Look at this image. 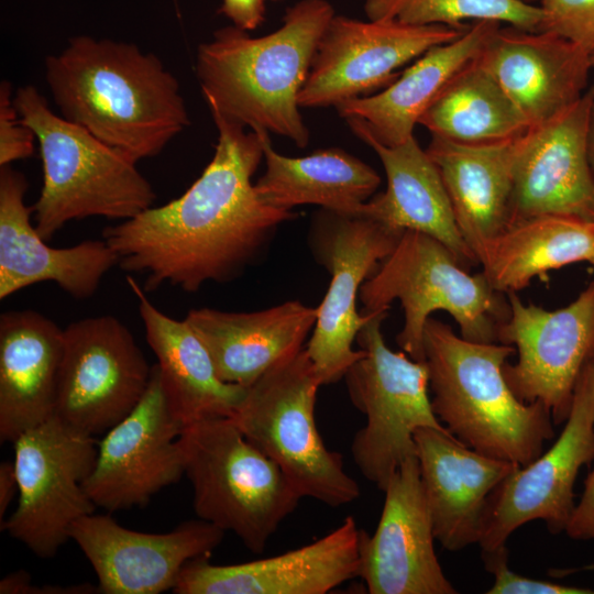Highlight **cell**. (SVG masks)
<instances>
[{
	"label": "cell",
	"mask_w": 594,
	"mask_h": 594,
	"mask_svg": "<svg viewBox=\"0 0 594 594\" xmlns=\"http://www.w3.org/2000/svg\"><path fill=\"white\" fill-rule=\"evenodd\" d=\"M501 23L475 21L458 38L437 45L378 94L336 106L343 119L355 120L375 140L398 145L414 136L415 125L448 82L480 54Z\"/></svg>",
	"instance_id": "83f0119b"
},
{
	"label": "cell",
	"mask_w": 594,
	"mask_h": 594,
	"mask_svg": "<svg viewBox=\"0 0 594 594\" xmlns=\"http://www.w3.org/2000/svg\"><path fill=\"white\" fill-rule=\"evenodd\" d=\"M317 314L318 307L288 300L249 312L191 309L185 320L207 348L218 376L248 387L302 349Z\"/></svg>",
	"instance_id": "cb8c5ba5"
},
{
	"label": "cell",
	"mask_w": 594,
	"mask_h": 594,
	"mask_svg": "<svg viewBox=\"0 0 594 594\" xmlns=\"http://www.w3.org/2000/svg\"><path fill=\"white\" fill-rule=\"evenodd\" d=\"M215 153L178 198L103 230L118 265L145 276V290L168 284L193 293L234 280L266 252L278 227L297 217L266 204L252 177L264 157L260 133L211 113Z\"/></svg>",
	"instance_id": "6da1fadb"
},
{
	"label": "cell",
	"mask_w": 594,
	"mask_h": 594,
	"mask_svg": "<svg viewBox=\"0 0 594 594\" xmlns=\"http://www.w3.org/2000/svg\"><path fill=\"white\" fill-rule=\"evenodd\" d=\"M360 535L348 516L331 532L298 549L250 562L218 565L209 557L187 562L176 594H324L359 576Z\"/></svg>",
	"instance_id": "ffe728a7"
},
{
	"label": "cell",
	"mask_w": 594,
	"mask_h": 594,
	"mask_svg": "<svg viewBox=\"0 0 594 594\" xmlns=\"http://www.w3.org/2000/svg\"><path fill=\"white\" fill-rule=\"evenodd\" d=\"M565 531L573 539L594 538V469L585 481L583 496L574 506Z\"/></svg>",
	"instance_id": "d590c367"
},
{
	"label": "cell",
	"mask_w": 594,
	"mask_h": 594,
	"mask_svg": "<svg viewBox=\"0 0 594 594\" xmlns=\"http://www.w3.org/2000/svg\"><path fill=\"white\" fill-rule=\"evenodd\" d=\"M375 532L360 535L359 576L371 594H454L435 552L417 455L388 480Z\"/></svg>",
	"instance_id": "d6986e66"
},
{
	"label": "cell",
	"mask_w": 594,
	"mask_h": 594,
	"mask_svg": "<svg viewBox=\"0 0 594 594\" xmlns=\"http://www.w3.org/2000/svg\"><path fill=\"white\" fill-rule=\"evenodd\" d=\"M591 64H592V67H594V55L591 56Z\"/></svg>",
	"instance_id": "b9f144b4"
},
{
	"label": "cell",
	"mask_w": 594,
	"mask_h": 594,
	"mask_svg": "<svg viewBox=\"0 0 594 594\" xmlns=\"http://www.w3.org/2000/svg\"><path fill=\"white\" fill-rule=\"evenodd\" d=\"M219 13L230 19L234 26L252 31L265 19V0H222Z\"/></svg>",
	"instance_id": "8d00e7d4"
},
{
	"label": "cell",
	"mask_w": 594,
	"mask_h": 594,
	"mask_svg": "<svg viewBox=\"0 0 594 594\" xmlns=\"http://www.w3.org/2000/svg\"><path fill=\"white\" fill-rule=\"evenodd\" d=\"M404 232L363 213L320 209L312 215L308 244L330 283L306 350L323 385L342 380L364 355L362 349H353V342L373 312H358L360 289Z\"/></svg>",
	"instance_id": "8fae6325"
},
{
	"label": "cell",
	"mask_w": 594,
	"mask_h": 594,
	"mask_svg": "<svg viewBox=\"0 0 594 594\" xmlns=\"http://www.w3.org/2000/svg\"><path fill=\"white\" fill-rule=\"evenodd\" d=\"M588 161L591 168L594 174V107L592 111L590 131H588V143H587Z\"/></svg>",
	"instance_id": "ab89813d"
},
{
	"label": "cell",
	"mask_w": 594,
	"mask_h": 594,
	"mask_svg": "<svg viewBox=\"0 0 594 594\" xmlns=\"http://www.w3.org/2000/svg\"><path fill=\"white\" fill-rule=\"evenodd\" d=\"M64 330L25 309L0 316V441L55 415Z\"/></svg>",
	"instance_id": "d4e9b609"
},
{
	"label": "cell",
	"mask_w": 594,
	"mask_h": 594,
	"mask_svg": "<svg viewBox=\"0 0 594 594\" xmlns=\"http://www.w3.org/2000/svg\"><path fill=\"white\" fill-rule=\"evenodd\" d=\"M127 280L138 297L145 337L157 359L161 387L174 417L185 427L202 419L230 417L246 387L223 382L190 324L161 311L132 276Z\"/></svg>",
	"instance_id": "4316f807"
},
{
	"label": "cell",
	"mask_w": 594,
	"mask_h": 594,
	"mask_svg": "<svg viewBox=\"0 0 594 594\" xmlns=\"http://www.w3.org/2000/svg\"><path fill=\"white\" fill-rule=\"evenodd\" d=\"M45 79L63 118L135 163L189 125L177 79L131 43L75 36L45 58Z\"/></svg>",
	"instance_id": "7a4b0ae2"
},
{
	"label": "cell",
	"mask_w": 594,
	"mask_h": 594,
	"mask_svg": "<svg viewBox=\"0 0 594 594\" xmlns=\"http://www.w3.org/2000/svg\"><path fill=\"white\" fill-rule=\"evenodd\" d=\"M541 31L552 32L594 55V0H540Z\"/></svg>",
	"instance_id": "836d02e7"
},
{
	"label": "cell",
	"mask_w": 594,
	"mask_h": 594,
	"mask_svg": "<svg viewBox=\"0 0 594 594\" xmlns=\"http://www.w3.org/2000/svg\"><path fill=\"white\" fill-rule=\"evenodd\" d=\"M152 367L131 331L111 315L64 329L55 416L90 436L106 433L144 396Z\"/></svg>",
	"instance_id": "7c38bea8"
},
{
	"label": "cell",
	"mask_w": 594,
	"mask_h": 594,
	"mask_svg": "<svg viewBox=\"0 0 594 594\" xmlns=\"http://www.w3.org/2000/svg\"><path fill=\"white\" fill-rule=\"evenodd\" d=\"M260 133L265 172L254 184L268 205L292 210L301 205L341 213H361L381 184L380 175L366 163L341 148L319 150L304 157L277 153L270 133Z\"/></svg>",
	"instance_id": "f546056e"
},
{
	"label": "cell",
	"mask_w": 594,
	"mask_h": 594,
	"mask_svg": "<svg viewBox=\"0 0 594 594\" xmlns=\"http://www.w3.org/2000/svg\"><path fill=\"white\" fill-rule=\"evenodd\" d=\"M353 133L374 150L387 186L373 196L361 213L395 230H413L443 243L468 270L479 261L463 239L439 170L415 136L398 145L375 140L355 120L345 119Z\"/></svg>",
	"instance_id": "484cf974"
},
{
	"label": "cell",
	"mask_w": 594,
	"mask_h": 594,
	"mask_svg": "<svg viewBox=\"0 0 594 594\" xmlns=\"http://www.w3.org/2000/svg\"><path fill=\"white\" fill-rule=\"evenodd\" d=\"M364 11L369 20L457 29L468 28L463 22L471 20L538 31L542 21L540 7L525 0H366Z\"/></svg>",
	"instance_id": "d6a6232c"
},
{
	"label": "cell",
	"mask_w": 594,
	"mask_h": 594,
	"mask_svg": "<svg viewBox=\"0 0 594 594\" xmlns=\"http://www.w3.org/2000/svg\"><path fill=\"white\" fill-rule=\"evenodd\" d=\"M415 442L435 538L451 551L479 543L490 496L520 465L433 428L418 429Z\"/></svg>",
	"instance_id": "603a6c76"
},
{
	"label": "cell",
	"mask_w": 594,
	"mask_h": 594,
	"mask_svg": "<svg viewBox=\"0 0 594 594\" xmlns=\"http://www.w3.org/2000/svg\"><path fill=\"white\" fill-rule=\"evenodd\" d=\"M224 531L202 519L187 520L164 534L135 531L109 515L90 514L70 529L103 594H158L174 590L184 565L209 557Z\"/></svg>",
	"instance_id": "ac0fdd59"
},
{
	"label": "cell",
	"mask_w": 594,
	"mask_h": 594,
	"mask_svg": "<svg viewBox=\"0 0 594 594\" xmlns=\"http://www.w3.org/2000/svg\"><path fill=\"white\" fill-rule=\"evenodd\" d=\"M184 428L167 405L155 364L140 403L98 444L84 485L94 504L109 513L141 507L177 483L185 475Z\"/></svg>",
	"instance_id": "2e32d148"
},
{
	"label": "cell",
	"mask_w": 594,
	"mask_h": 594,
	"mask_svg": "<svg viewBox=\"0 0 594 594\" xmlns=\"http://www.w3.org/2000/svg\"><path fill=\"white\" fill-rule=\"evenodd\" d=\"M387 312L373 311L360 330L356 341L364 355L343 377L351 403L366 417L351 444L353 461L382 491L400 464L417 455L418 429L451 433L433 411L425 361L387 346L381 329Z\"/></svg>",
	"instance_id": "9c48e42d"
},
{
	"label": "cell",
	"mask_w": 594,
	"mask_h": 594,
	"mask_svg": "<svg viewBox=\"0 0 594 594\" xmlns=\"http://www.w3.org/2000/svg\"><path fill=\"white\" fill-rule=\"evenodd\" d=\"M588 263H591L594 266V248H593V252L591 254V257L588 260Z\"/></svg>",
	"instance_id": "60d3db41"
},
{
	"label": "cell",
	"mask_w": 594,
	"mask_h": 594,
	"mask_svg": "<svg viewBox=\"0 0 594 594\" xmlns=\"http://www.w3.org/2000/svg\"><path fill=\"white\" fill-rule=\"evenodd\" d=\"M519 138L468 145L432 135L426 148L439 170L458 228L477 261L485 245L509 224Z\"/></svg>",
	"instance_id": "f1b7e54d"
},
{
	"label": "cell",
	"mask_w": 594,
	"mask_h": 594,
	"mask_svg": "<svg viewBox=\"0 0 594 594\" xmlns=\"http://www.w3.org/2000/svg\"><path fill=\"white\" fill-rule=\"evenodd\" d=\"M9 81L0 84V166L34 153V132L22 122Z\"/></svg>",
	"instance_id": "e575fe53"
},
{
	"label": "cell",
	"mask_w": 594,
	"mask_h": 594,
	"mask_svg": "<svg viewBox=\"0 0 594 594\" xmlns=\"http://www.w3.org/2000/svg\"><path fill=\"white\" fill-rule=\"evenodd\" d=\"M468 28L361 21L334 14L318 42L298 105L336 107L387 87L399 76L398 68L458 38Z\"/></svg>",
	"instance_id": "9a60e30c"
},
{
	"label": "cell",
	"mask_w": 594,
	"mask_h": 594,
	"mask_svg": "<svg viewBox=\"0 0 594 594\" xmlns=\"http://www.w3.org/2000/svg\"><path fill=\"white\" fill-rule=\"evenodd\" d=\"M594 459V358L575 384L565 426L554 444L529 464L516 468L490 496L479 544L482 551L506 547L508 537L531 520L551 532L565 530L574 508L579 470Z\"/></svg>",
	"instance_id": "5bb4252c"
},
{
	"label": "cell",
	"mask_w": 594,
	"mask_h": 594,
	"mask_svg": "<svg viewBox=\"0 0 594 594\" xmlns=\"http://www.w3.org/2000/svg\"><path fill=\"white\" fill-rule=\"evenodd\" d=\"M593 107L594 82L566 110L518 139L508 227L541 216L594 222L587 152Z\"/></svg>",
	"instance_id": "e0dca14e"
},
{
	"label": "cell",
	"mask_w": 594,
	"mask_h": 594,
	"mask_svg": "<svg viewBox=\"0 0 594 594\" xmlns=\"http://www.w3.org/2000/svg\"><path fill=\"white\" fill-rule=\"evenodd\" d=\"M31 574L25 570H18L7 574L0 581V594H31Z\"/></svg>",
	"instance_id": "f35d334b"
},
{
	"label": "cell",
	"mask_w": 594,
	"mask_h": 594,
	"mask_svg": "<svg viewBox=\"0 0 594 594\" xmlns=\"http://www.w3.org/2000/svg\"><path fill=\"white\" fill-rule=\"evenodd\" d=\"M12 443L19 498L1 529L35 556L52 558L70 539L74 522L97 507L84 485L98 444L55 415Z\"/></svg>",
	"instance_id": "30bf717a"
},
{
	"label": "cell",
	"mask_w": 594,
	"mask_h": 594,
	"mask_svg": "<svg viewBox=\"0 0 594 594\" xmlns=\"http://www.w3.org/2000/svg\"><path fill=\"white\" fill-rule=\"evenodd\" d=\"M333 16L328 1L300 0L271 34L252 37L234 25L217 30L199 45L196 57V75L210 112L306 147L309 131L297 98Z\"/></svg>",
	"instance_id": "3957f363"
},
{
	"label": "cell",
	"mask_w": 594,
	"mask_h": 594,
	"mask_svg": "<svg viewBox=\"0 0 594 594\" xmlns=\"http://www.w3.org/2000/svg\"><path fill=\"white\" fill-rule=\"evenodd\" d=\"M593 248L594 222L541 216L505 229L485 245L479 263L491 286L507 295L549 271L588 262Z\"/></svg>",
	"instance_id": "4dcf8cb0"
},
{
	"label": "cell",
	"mask_w": 594,
	"mask_h": 594,
	"mask_svg": "<svg viewBox=\"0 0 594 594\" xmlns=\"http://www.w3.org/2000/svg\"><path fill=\"white\" fill-rule=\"evenodd\" d=\"M28 182L10 165L0 166V299L43 282H53L74 298H88L118 256L102 240L50 246L32 226L25 205Z\"/></svg>",
	"instance_id": "7402d4cb"
},
{
	"label": "cell",
	"mask_w": 594,
	"mask_h": 594,
	"mask_svg": "<svg viewBox=\"0 0 594 594\" xmlns=\"http://www.w3.org/2000/svg\"><path fill=\"white\" fill-rule=\"evenodd\" d=\"M476 59L530 128L552 120L576 102L586 90L592 68L591 56L558 34L501 24Z\"/></svg>",
	"instance_id": "44dd1931"
},
{
	"label": "cell",
	"mask_w": 594,
	"mask_h": 594,
	"mask_svg": "<svg viewBox=\"0 0 594 594\" xmlns=\"http://www.w3.org/2000/svg\"><path fill=\"white\" fill-rule=\"evenodd\" d=\"M525 1H530V0H525Z\"/></svg>",
	"instance_id": "7bdbcfd3"
},
{
	"label": "cell",
	"mask_w": 594,
	"mask_h": 594,
	"mask_svg": "<svg viewBox=\"0 0 594 594\" xmlns=\"http://www.w3.org/2000/svg\"><path fill=\"white\" fill-rule=\"evenodd\" d=\"M424 350L433 411L454 437L520 466L541 454L554 422L544 405L520 400L508 385L503 366L514 346L466 340L430 317Z\"/></svg>",
	"instance_id": "277c9868"
},
{
	"label": "cell",
	"mask_w": 594,
	"mask_h": 594,
	"mask_svg": "<svg viewBox=\"0 0 594 594\" xmlns=\"http://www.w3.org/2000/svg\"><path fill=\"white\" fill-rule=\"evenodd\" d=\"M15 494H19V483L14 462L2 461L0 463V522L4 520V514Z\"/></svg>",
	"instance_id": "74e56055"
},
{
	"label": "cell",
	"mask_w": 594,
	"mask_h": 594,
	"mask_svg": "<svg viewBox=\"0 0 594 594\" xmlns=\"http://www.w3.org/2000/svg\"><path fill=\"white\" fill-rule=\"evenodd\" d=\"M476 58L448 82L418 124L433 136L468 145L495 144L521 136L530 127Z\"/></svg>",
	"instance_id": "1f68e13d"
},
{
	"label": "cell",
	"mask_w": 594,
	"mask_h": 594,
	"mask_svg": "<svg viewBox=\"0 0 594 594\" xmlns=\"http://www.w3.org/2000/svg\"><path fill=\"white\" fill-rule=\"evenodd\" d=\"M359 299L363 314L388 310L392 301L400 302L404 326L397 343L416 361H425V327L437 310L454 319L461 337L483 343L498 342V328L509 315L508 299L482 272L471 275L443 243L413 230L402 234L365 280Z\"/></svg>",
	"instance_id": "8992f818"
},
{
	"label": "cell",
	"mask_w": 594,
	"mask_h": 594,
	"mask_svg": "<svg viewBox=\"0 0 594 594\" xmlns=\"http://www.w3.org/2000/svg\"><path fill=\"white\" fill-rule=\"evenodd\" d=\"M179 446L198 518L262 553L301 498L284 471L230 417L186 426Z\"/></svg>",
	"instance_id": "52a82bcc"
},
{
	"label": "cell",
	"mask_w": 594,
	"mask_h": 594,
	"mask_svg": "<svg viewBox=\"0 0 594 594\" xmlns=\"http://www.w3.org/2000/svg\"><path fill=\"white\" fill-rule=\"evenodd\" d=\"M13 100L40 143L44 182L33 211L44 240L72 220H127L152 207L155 193L135 162L56 116L34 86L19 88Z\"/></svg>",
	"instance_id": "5b68a950"
},
{
	"label": "cell",
	"mask_w": 594,
	"mask_h": 594,
	"mask_svg": "<svg viewBox=\"0 0 594 594\" xmlns=\"http://www.w3.org/2000/svg\"><path fill=\"white\" fill-rule=\"evenodd\" d=\"M507 299L509 315L497 340L514 346L518 360L504 364V376L520 400L540 402L556 425L564 422L579 375L594 358V282L557 310L526 305L517 293Z\"/></svg>",
	"instance_id": "4fadbf2b"
},
{
	"label": "cell",
	"mask_w": 594,
	"mask_h": 594,
	"mask_svg": "<svg viewBox=\"0 0 594 594\" xmlns=\"http://www.w3.org/2000/svg\"><path fill=\"white\" fill-rule=\"evenodd\" d=\"M323 385L306 348L275 364L253 384L230 416L244 437L275 461L301 497L331 507L354 502L360 486L317 428Z\"/></svg>",
	"instance_id": "ba28073f"
}]
</instances>
